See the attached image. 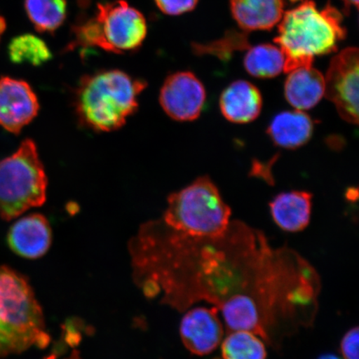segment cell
Segmentation results:
<instances>
[{
	"mask_svg": "<svg viewBox=\"0 0 359 359\" xmlns=\"http://www.w3.org/2000/svg\"><path fill=\"white\" fill-rule=\"evenodd\" d=\"M51 243L50 224L41 214L26 215L13 224L8 231V245L22 258L42 257L50 248Z\"/></svg>",
	"mask_w": 359,
	"mask_h": 359,
	"instance_id": "11",
	"label": "cell"
},
{
	"mask_svg": "<svg viewBox=\"0 0 359 359\" xmlns=\"http://www.w3.org/2000/svg\"><path fill=\"white\" fill-rule=\"evenodd\" d=\"M219 107L224 118L232 123L252 122L262 109V93L254 84L238 80L224 89Z\"/></svg>",
	"mask_w": 359,
	"mask_h": 359,
	"instance_id": "12",
	"label": "cell"
},
{
	"mask_svg": "<svg viewBox=\"0 0 359 359\" xmlns=\"http://www.w3.org/2000/svg\"><path fill=\"white\" fill-rule=\"evenodd\" d=\"M291 2H297L299 0H290Z\"/></svg>",
	"mask_w": 359,
	"mask_h": 359,
	"instance_id": "25",
	"label": "cell"
},
{
	"mask_svg": "<svg viewBox=\"0 0 359 359\" xmlns=\"http://www.w3.org/2000/svg\"><path fill=\"white\" fill-rule=\"evenodd\" d=\"M358 327L350 330L341 341L340 351L344 359H358Z\"/></svg>",
	"mask_w": 359,
	"mask_h": 359,
	"instance_id": "22",
	"label": "cell"
},
{
	"mask_svg": "<svg viewBox=\"0 0 359 359\" xmlns=\"http://www.w3.org/2000/svg\"><path fill=\"white\" fill-rule=\"evenodd\" d=\"M357 48H348L331 61L325 78V97L334 103L341 118L358 123V69Z\"/></svg>",
	"mask_w": 359,
	"mask_h": 359,
	"instance_id": "7",
	"label": "cell"
},
{
	"mask_svg": "<svg viewBox=\"0 0 359 359\" xmlns=\"http://www.w3.org/2000/svg\"><path fill=\"white\" fill-rule=\"evenodd\" d=\"M312 196L305 191H291L278 195L271 203L273 221L282 230L297 232L311 221Z\"/></svg>",
	"mask_w": 359,
	"mask_h": 359,
	"instance_id": "15",
	"label": "cell"
},
{
	"mask_svg": "<svg viewBox=\"0 0 359 359\" xmlns=\"http://www.w3.org/2000/svg\"><path fill=\"white\" fill-rule=\"evenodd\" d=\"M205 102L203 84L190 72L170 74L161 87L160 103L170 118L188 122L201 114Z\"/></svg>",
	"mask_w": 359,
	"mask_h": 359,
	"instance_id": "8",
	"label": "cell"
},
{
	"mask_svg": "<svg viewBox=\"0 0 359 359\" xmlns=\"http://www.w3.org/2000/svg\"><path fill=\"white\" fill-rule=\"evenodd\" d=\"M231 214L217 187L204 177L169 196L168 208L160 222L183 235L214 238L227 231Z\"/></svg>",
	"mask_w": 359,
	"mask_h": 359,
	"instance_id": "4",
	"label": "cell"
},
{
	"mask_svg": "<svg viewBox=\"0 0 359 359\" xmlns=\"http://www.w3.org/2000/svg\"><path fill=\"white\" fill-rule=\"evenodd\" d=\"M180 334L192 353L203 356L213 352L222 343L224 334L217 309L200 307L187 312L182 318Z\"/></svg>",
	"mask_w": 359,
	"mask_h": 359,
	"instance_id": "10",
	"label": "cell"
},
{
	"mask_svg": "<svg viewBox=\"0 0 359 359\" xmlns=\"http://www.w3.org/2000/svg\"><path fill=\"white\" fill-rule=\"evenodd\" d=\"M222 350L224 359H266L267 355L262 341L247 331H231Z\"/></svg>",
	"mask_w": 359,
	"mask_h": 359,
	"instance_id": "20",
	"label": "cell"
},
{
	"mask_svg": "<svg viewBox=\"0 0 359 359\" xmlns=\"http://www.w3.org/2000/svg\"><path fill=\"white\" fill-rule=\"evenodd\" d=\"M39 103L30 85L20 79L0 78V126L19 134L37 116Z\"/></svg>",
	"mask_w": 359,
	"mask_h": 359,
	"instance_id": "9",
	"label": "cell"
},
{
	"mask_svg": "<svg viewBox=\"0 0 359 359\" xmlns=\"http://www.w3.org/2000/svg\"><path fill=\"white\" fill-rule=\"evenodd\" d=\"M8 57L13 64H29L39 67L53 58L52 52L46 43L37 36L30 34L17 36L8 48Z\"/></svg>",
	"mask_w": 359,
	"mask_h": 359,
	"instance_id": "19",
	"label": "cell"
},
{
	"mask_svg": "<svg viewBox=\"0 0 359 359\" xmlns=\"http://www.w3.org/2000/svg\"><path fill=\"white\" fill-rule=\"evenodd\" d=\"M48 178L37 147L25 139L15 154L0 160V217L11 221L46 201Z\"/></svg>",
	"mask_w": 359,
	"mask_h": 359,
	"instance_id": "6",
	"label": "cell"
},
{
	"mask_svg": "<svg viewBox=\"0 0 359 359\" xmlns=\"http://www.w3.org/2000/svg\"><path fill=\"white\" fill-rule=\"evenodd\" d=\"M147 85L118 69L83 76L74 93L79 122L96 132L116 131L137 111L139 96Z\"/></svg>",
	"mask_w": 359,
	"mask_h": 359,
	"instance_id": "1",
	"label": "cell"
},
{
	"mask_svg": "<svg viewBox=\"0 0 359 359\" xmlns=\"http://www.w3.org/2000/svg\"><path fill=\"white\" fill-rule=\"evenodd\" d=\"M48 342L42 309L28 280L0 266V357L43 348Z\"/></svg>",
	"mask_w": 359,
	"mask_h": 359,
	"instance_id": "3",
	"label": "cell"
},
{
	"mask_svg": "<svg viewBox=\"0 0 359 359\" xmlns=\"http://www.w3.org/2000/svg\"><path fill=\"white\" fill-rule=\"evenodd\" d=\"M69 48H100L114 53L137 50L147 34L145 17L125 0L98 3L93 17L74 27Z\"/></svg>",
	"mask_w": 359,
	"mask_h": 359,
	"instance_id": "5",
	"label": "cell"
},
{
	"mask_svg": "<svg viewBox=\"0 0 359 359\" xmlns=\"http://www.w3.org/2000/svg\"><path fill=\"white\" fill-rule=\"evenodd\" d=\"M285 95L290 104L299 111L316 107L325 95V77L312 66L290 72Z\"/></svg>",
	"mask_w": 359,
	"mask_h": 359,
	"instance_id": "13",
	"label": "cell"
},
{
	"mask_svg": "<svg viewBox=\"0 0 359 359\" xmlns=\"http://www.w3.org/2000/svg\"><path fill=\"white\" fill-rule=\"evenodd\" d=\"M285 58L280 48L260 44L251 48L244 60L245 69L255 78L271 79L284 71Z\"/></svg>",
	"mask_w": 359,
	"mask_h": 359,
	"instance_id": "18",
	"label": "cell"
},
{
	"mask_svg": "<svg viewBox=\"0 0 359 359\" xmlns=\"http://www.w3.org/2000/svg\"><path fill=\"white\" fill-rule=\"evenodd\" d=\"M232 15L245 30H269L284 15L283 0H230Z\"/></svg>",
	"mask_w": 359,
	"mask_h": 359,
	"instance_id": "14",
	"label": "cell"
},
{
	"mask_svg": "<svg viewBox=\"0 0 359 359\" xmlns=\"http://www.w3.org/2000/svg\"><path fill=\"white\" fill-rule=\"evenodd\" d=\"M155 3L165 15H180L194 10L198 0H155Z\"/></svg>",
	"mask_w": 359,
	"mask_h": 359,
	"instance_id": "21",
	"label": "cell"
},
{
	"mask_svg": "<svg viewBox=\"0 0 359 359\" xmlns=\"http://www.w3.org/2000/svg\"><path fill=\"white\" fill-rule=\"evenodd\" d=\"M27 15L39 33H55L67 17V0H25Z\"/></svg>",
	"mask_w": 359,
	"mask_h": 359,
	"instance_id": "17",
	"label": "cell"
},
{
	"mask_svg": "<svg viewBox=\"0 0 359 359\" xmlns=\"http://www.w3.org/2000/svg\"><path fill=\"white\" fill-rule=\"evenodd\" d=\"M313 121L302 111H287L278 114L267 133L276 145L288 149L302 147L311 138Z\"/></svg>",
	"mask_w": 359,
	"mask_h": 359,
	"instance_id": "16",
	"label": "cell"
},
{
	"mask_svg": "<svg viewBox=\"0 0 359 359\" xmlns=\"http://www.w3.org/2000/svg\"><path fill=\"white\" fill-rule=\"evenodd\" d=\"M280 22L275 42L284 53L286 74L312 66L314 57L336 51L346 35L343 18L334 7L318 11L311 0L286 12Z\"/></svg>",
	"mask_w": 359,
	"mask_h": 359,
	"instance_id": "2",
	"label": "cell"
},
{
	"mask_svg": "<svg viewBox=\"0 0 359 359\" xmlns=\"http://www.w3.org/2000/svg\"><path fill=\"white\" fill-rule=\"evenodd\" d=\"M345 4V6H347L348 8L350 6H354L358 8V0H343Z\"/></svg>",
	"mask_w": 359,
	"mask_h": 359,
	"instance_id": "23",
	"label": "cell"
},
{
	"mask_svg": "<svg viewBox=\"0 0 359 359\" xmlns=\"http://www.w3.org/2000/svg\"><path fill=\"white\" fill-rule=\"evenodd\" d=\"M318 359H340V358L339 357L334 355V354L327 353V354H324V355H321Z\"/></svg>",
	"mask_w": 359,
	"mask_h": 359,
	"instance_id": "24",
	"label": "cell"
}]
</instances>
